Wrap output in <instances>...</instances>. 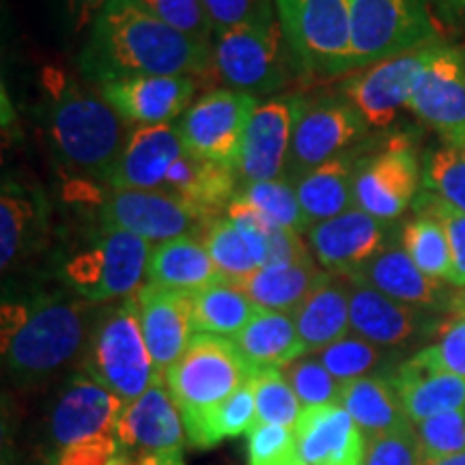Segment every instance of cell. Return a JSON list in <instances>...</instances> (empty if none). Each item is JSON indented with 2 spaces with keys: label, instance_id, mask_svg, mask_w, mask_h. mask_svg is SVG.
<instances>
[{
  "label": "cell",
  "instance_id": "6da1fadb",
  "mask_svg": "<svg viewBox=\"0 0 465 465\" xmlns=\"http://www.w3.org/2000/svg\"><path fill=\"white\" fill-rule=\"evenodd\" d=\"M80 67L93 83L141 75H205L213 67L209 45L138 7L134 0H110L93 22Z\"/></svg>",
  "mask_w": 465,
  "mask_h": 465
},
{
  "label": "cell",
  "instance_id": "f546056e",
  "mask_svg": "<svg viewBox=\"0 0 465 465\" xmlns=\"http://www.w3.org/2000/svg\"><path fill=\"white\" fill-rule=\"evenodd\" d=\"M291 315H293L300 339L308 347V353L322 351L351 330L349 284H342L332 274H328Z\"/></svg>",
  "mask_w": 465,
  "mask_h": 465
},
{
  "label": "cell",
  "instance_id": "44dd1931",
  "mask_svg": "<svg viewBox=\"0 0 465 465\" xmlns=\"http://www.w3.org/2000/svg\"><path fill=\"white\" fill-rule=\"evenodd\" d=\"M100 91L125 124L164 125L185 114L196 84L188 75H141L108 80Z\"/></svg>",
  "mask_w": 465,
  "mask_h": 465
},
{
  "label": "cell",
  "instance_id": "1f68e13d",
  "mask_svg": "<svg viewBox=\"0 0 465 465\" xmlns=\"http://www.w3.org/2000/svg\"><path fill=\"white\" fill-rule=\"evenodd\" d=\"M328 274L330 272L319 270L315 261L308 259L291 265L261 267L235 284L259 308L291 315Z\"/></svg>",
  "mask_w": 465,
  "mask_h": 465
},
{
  "label": "cell",
  "instance_id": "11a10c76",
  "mask_svg": "<svg viewBox=\"0 0 465 465\" xmlns=\"http://www.w3.org/2000/svg\"><path fill=\"white\" fill-rule=\"evenodd\" d=\"M65 3L69 22H72L74 31L83 33L84 28H91L102 9L106 7L110 0H63Z\"/></svg>",
  "mask_w": 465,
  "mask_h": 465
},
{
  "label": "cell",
  "instance_id": "e575fe53",
  "mask_svg": "<svg viewBox=\"0 0 465 465\" xmlns=\"http://www.w3.org/2000/svg\"><path fill=\"white\" fill-rule=\"evenodd\" d=\"M257 422V401L252 383L235 391L223 403L213 405L203 414L183 418L185 438L192 449H213L220 441L248 433Z\"/></svg>",
  "mask_w": 465,
  "mask_h": 465
},
{
  "label": "cell",
  "instance_id": "f5cc1de1",
  "mask_svg": "<svg viewBox=\"0 0 465 465\" xmlns=\"http://www.w3.org/2000/svg\"><path fill=\"white\" fill-rule=\"evenodd\" d=\"M433 347L444 369L465 380V317H452L441 325L440 342Z\"/></svg>",
  "mask_w": 465,
  "mask_h": 465
},
{
  "label": "cell",
  "instance_id": "db71d44e",
  "mask_svg": "<svg viewBox=\"0 0 465 465\" xmlns=\"http://www.w3.org/2000/svg\"><path fill=\"white\" fill-rule=\"evenodd\" d=\"M312 259L302 242L300 232L287 229V226L274 224L270 235V243H267V259L263 267L270 265H291L300 263V261Z\"/></svg>",
  "mask_w": 465,
  "mask_h": 465
},
{
  "label": "cell",
  "instance_id": "f35d334b",
  "mask_svg": "<svg viewBox=\"0 0 465 465\" xmlns=\"http://www.w3.org/2000/svg\"><path fill=\"white\" fill-rule=\"evenodd\" d=\"M242 196L252 203L254 207H259L274 224L287 226V229L300 232V235L311 231V224H308L298 201V192H295V185L289 179L248 183L243 185Z\"/></svg>",
  "mask_w": 465,
  "mask_h": 465
},
{
  "label": "cell",
  "instance_id": "94428289",
  "mask_svg": "<svg viewBox=\"0 0 465 465\" xmlns=\"http://www.w3.org/2000/svg\"><path fill=\"white\" fill-rule=\"evenodd\" d=\"M452 5H457V7H463L465 9V0H450Z\"/></svg>",
  "mask_w": 465,
  "mask_h": 465
},
{
  "label": "cell",
  "instance_id": "d590c367",
  "mask_svg": "<svg viewBox=\"0 0 465 465\" xmlns=\"http://www.w3.org/2000/svg\"><path fill=\"white\" fill-rule=\"evenodd\" d=\"M401 248L410 254V259L420 267L427 276L435 281H450L452 257L449 237H446L444 226L431 216L416 213L401 232Z\"/></svg>",
  "mask_w": 465,
  "mask_h": 465
},
{
  "label": "cell",
  "instance_id": "7c38bea8",
  "mask_svg": "<svg viewBox=\"0 0 465 465\" xmlns=\"http://www.w3.org/2000/svg\"><path fill=\"white\" fill-rule=\"evenodd\" d=\"M431 45L383 58L347 75L341 84V95L362 116L369 130H386L397 121L401 110L410 106L416 78Z\"/></svg>",
  "mask_w": 465,
  "mask_h": 465
},
{
  "label": "cell",
  "instance_id": "4dcf8cb0",
  "mask_svg": "<svg viewBox=\"0 0 465 465\" xmlns=\"http://www.w3.org/2000/svg\"><path fill=\"white\" fill-rule=\"evenodd\" d=\"M231 341L257 369H267V366L284 369L295 360L308 356V347L300 339L293 315L289 312L261 308L246 328Z\"/></svg>",
  "mask_w": 465,
  "mask_h": 465
},
{
  "label": "cell",
  "instance_id": "7dc6e473",
  "mask_svg": "<svg viewBox=\"0 0 465 465\" xmlns=\"http://www.w3.org/2000/svg\"><path fill=\"white\" fill-rule=\"evenodd\" d=\"M31 218V201L20 192L5 185L3 199H0V265H3V270H9V265L20 254Z\"/></svg>",
  "mask_w": 465,
  "mask_h": 465
},
{
  "label": "cell",
  "instance_id": "30bf717a",
  "mask_svg": "<svg viewBox=\"0 0 465 465\" xmlns=\"http://www.w3.org/2000/svg\"><path fill=\"white\" fill-rule=\"evenodd\" d=\"M257 106V97L235 89L205 93L177 125L185 151L237 173L243 136Z\"/></svg>",
  "mask_w": 465,
  "mask_h": 465
},
{
  "label": "cell",
  "instance_id": "9a60e30c",
  "mask_svg": "<svg viewBox=\"0 0 465 465\" xmlns=\"http://www.w3.org/2000/svg\"><path fill=\"white\" fill-rule=\"evenodd\" d=\"M212 223L164 190H113L102 205L104 229L127 231L149 243L194 237Z\"/></svg>",
  "mask_w": 465,
  "mask_h": 465
},
{
  "label": "cell",
  "instance_id": "816d5d0a",
  "mask_svg": "<svg viewBox=\"0 0 465 465\" xmlns=\"http://www.w3.org/2000/svg\"><path fill=\"white\" fill-rule=\"evenodd\" d=\"M119 450L116 433L84 440L80 444L58 450L54 465H108L110 457Z\"/></svg>",
  "mask_w": 465,
  "mask_h": 465
},
{
  "label": "cell",
  "instance_id": "ffe728a7",
  "mask_svg": "<svg viewBox=\"0 0 465 465\" xmlns=\"http://www.w3.org/2000/svg\"><path fill=\"white\" fill-rule=\"evenodd\" d=\"M136 302L141 330L153 358L155 373L164 380L166 371L183 356L196 334L192 295L147 282L136 291Z\"/></svg>",
  "mask_w": 465,
  "mask_h": 465
},
{
  "label": "cell",
  "instance_id": "4316f807",
  "mask_svg": "<svg viewBox=\"0 0 465 465\" xmlns=\"http://www.w3.org/2000/svg\"><path fill=\"white\" fill-rule=\"evenodd\" d=\"M237 183L240 179L232 168L213 164L183 151L168 171L162 190L177 196L199 218L212 223L223 209L226 212L229 203L237 196Z\"/></svg>",
  "mask_w": 465,
  "mask_h": 465
},
{
  "label": "cell",
  "instance_id": "91938a15",
  "mask_svg": "<svg viewBox=\"0 0 465 465\" xmlns=\"http://www.w3.org/2000/svg\"><path fill=\"white\" fill-rule=\"evenodd\" d=\"M108 465H141V461H138L136 457H132L130 452H125V450L119 446V450H116L114 455L110 457Z\"/></svg>",
  "mask_w": 465,
  "mask_h": 465
},
{
  "label": "cell",
  "instance_id": "6f0895ef",
  "mask_svg": "<svg viewBox=\"0 0 465 465\" xmlns=\"http://www.w3.org/2000/svg\"><path fill=\"white\" fill-rule=\"evenodd\" d=\"M449 312H452V317H465V289H459L452 293Z\"/></svg>",
  "mask_w": 465,
  "mask_h": 465
},
{
  "label": "cell",
  "instance_id": "ab89813d",
  "mask_svg": "<svg viewBox=\"0 0 465 465\" xmlns=\"http://www.w3.org/2000/svg\"><path fill=\"white\" fill-rule=\"evenodd\" d=\"M424 188L465 213V149L446 143L427 155Z\"/></svg>",
  "mask_w": 465,
  "mask_h": 465
},
{
  "label": "cell",
  "instance_id": "8992f818",
  "mask_svg": "<svg viewBox=\"0 0 465 465\" xmlns=\"http://www.w3.org/2000/svg\"><path fill=\"white\" fill-rule=\"evenodd\" d=\"M235 342L216 334H194L183 356L166 371V386L182 418L223 403L257 373Z\"/></svg>",
  "mask_w": 465,
  "mask_h": 465
},
{
  "label": "cell",
  "instance_id": "83f0119b",
  "mask_svg": "<svg viewBox=\"0 0 465 465\" xmlns=\"http://www.w3.org/2000/svg\"><path fill=\"white\" fill-rule=\"evenodd\" d=\"M147 278L151 284L190 295L209 284L224 281L209 257L205 243L196 237H177V240L155 243L149 257Z\"/></svg>",
  "mask_w": 465,
  "mask_h": 465
},
{
  "label": "cell",
  "instance_id": "3957f363",
  "mask_svg": "<svg viewBox=\"0 0 465 465\" xmlns=\"http://www.w3.org/2000/svg\"><path fill=\"white\" fill-rule=\"evenodd\" d=\"M50 136L69 164L108 182L125 144L124 119L83 86L61 83L50 108Z\"/></svg>",
  "mask_w": 465,
  "mask_h": 465
},
{
  "label": "cell",
  "instance_id": "52a82bcc",
  "mask_svg": "<svg viewBox=\"0 0 465 465\" xmlns=\"http://www.w3.org/2000/svg\"><path fill=\"white\" fill-rule=\"evenodd\" d=\"M298 65L315 75L353 72L349 0H274Z\"/></svg>",
  "mask_w": 465,
  "mask_h": 465
},
{
  "label": "cell",
  "instance_id": "d4e9b609",
  "mask_svg": "<svg viewBox=\"0 0 465 465\" xmlns=\"http://www.w3.org/2000/svg\"><path fill=\"white\" fill-rule=\"evenodd\" d=\"M349 282L369 284L401 304L429 308V311H449L452 293L444 281H435L418 267L403 248L388 246L371 261L364 270L349 278Z\"/></svg>",
  "mask_w": 465,
  "mask_h": 465
},
{
  "label": "cell",
  "instance_id": "f6af8a7d",
  "mask_svg": "<svg viewBox=\"0 0 465 465\" xmlns=\"http://www.w3.org/2000/svg\"><path fill=\"white\" fill-rule=\"evenodd\" d=\"M248 465H304L293 429L257 422L246 433Z\"/></svg>",
  "mask_w": 465,
  "mask_h": 465
},
{
  "label": "cell",
  "instance_id": "5b68a950",
  "mask_svg": "<svg viewBox=\"0 0 465 465\" xmlns=\"http://www.w3.org/2000/svg\"><path fill=\"white\" fill-rule=\"evenodd\" d=\"M212 56L213 72L229 89L254 97L284 89L298 63L278 15L216 35Z\"/></svg>",
  "mask_w": 465,
  "mask_h": 465
},
{
  "label": "cell",
  "instance_id": "c3c4849f",
  "mask_svg": "<svg viewBox=\"0 0 465 465\" xmlns=\"http://www.w3.org/2000/svg\"><path fill=\"white\" fill-rule=\"evenodd\" d=\"M424 455L416 429L407 424L397 431L369 440L364 465H422Z\"/></svg>",
  "mask_w": 465,
  "mask_h": 465
},
{
  "label": "cell",
  "instance_id": "680465c9",
  "mask_svg": "<svg viewBox=\"0 0 465 465\" xmlns=\"http://www.w3.org/2000/svg\"><path fill=\"white\" fill-rule=\"evenodd\" d=\"M422 465H465V452H457V455H449V457L424 459Z\"/></svg>",
  "mask_w": 465,
  "mask_h": 465
},
{
  "label": "cell",
  "instance_id": "681fc988",
  "mask_svg": "<svg viewBox=\"0 0 465 465\" xmlns=\"http://www.w3.org/2000/svg\"><path fill=\"white\" fill-rule=\"evenodd\" d=\"M203 5L212 22L213 37L231 28L259 25L278 15L272 0H203Z\"/></svg>",
  "mask_w": 465,
  "mask_h": 465
},
{
  "label": "cell",
  "instance_id": "277c9868",
  "mask_svg": "<svg viewBox=\"0 0 465 465\" xmlns=\"http://www.w3.org/2000/svg\"><path fill=\"white\" fill-rule=\"evenodd\" d=\"M83 373L102 383L124 403H132L160 380L141 330L136 293L124 298L91 330Z\"/></svg>",
  "mask_w": 465,
  "mask_h": 465
},
{
  "label": "cell",
  "instance_id": "9f6ffc18",
  "mask_svg": "<svg viewBox=\"0 0 465 465\" xmlns=\"http://www.w3.org/2000/svg\"><path fill=\"white\" fill-rule=\"evenodd\" d=\"M141 465H188L183 461L182 452H166V455H153L141 459Z\"/></svg>",
  "mask_w": 465,
  "mask_h": 465
},
{
  "label": "cell",
  "instance_id": "ac0fdd59",
  "mask_svg": "<svg viewBox=\"0 0 465 465\" xmlns=\"http://www.w3.org/2000/svg\"><path fill=\"white\" fill-rule=\"evenodd\" d=\"M125 403L86 373L75 375L50 411V438L58 450L116 433Z\"/></svg>",
  "mask_w": 465,
  "mask_h": 465
},
{
  "label": "cell",
  "instance_id": "ba28073f",
  "mask_svg": "<svg viewBox=\"0 0 465 465\" xmlns=\"http://www.w3.org/2000/svg\"><path fill=\"white\" fill-rule=\"evenodd\" d=\"M353 72L438 42L427 0H349Z\"/></svg>",
  "mask_w": 465,
  "mask_h": 465
},
{
  "label": "cell",
  "instance_id": "6125c7cd",
  "mask_svg": "<svg viewBox=\"0 0 465 465\" xmlns=\"http://www.w3.org/2000/svg\"><path fill=\"white\" fill-rule=\"evenodd\" d=\"M463 149H465V147H463Z\"/></svg>",
  "mask_w": 465,
  "mask_h": 465
},
{
  "label": "cell",
  "instance_id": "f907efd6",
  "mask_svg": "<svg viewBox=\"0 0 465 465\" xmlns=\"http://www.w3.org/2000/svg\"><path fill=\"white\" fill-rule=\"evenodd\" d=\"M226 218L235 224V229L242 232L243 242L248 243L250 252H252L254 261H257L259 270L265 265L267 259V243H270L272 229L274 223L261 212L259 207H254L248 199H243L242 194H237L235 199L226 207Z\"/></svg>",
  "mask_w": 465,
  "mask_h": 465
},
{
  "label": "cell",
  "instance_id": "d6986e66",
  "mask_svg": "<svg viewBox=\"0 0 465 465\" xmlns=\"http://www.w3.org/2000/svg\"><path fill=\"white\" fill-rule=\"evenodd\" d=\"M119 446L138 461L144 457L182 452L185 427L164 380H158L141 397L125 403L116 424Z\"/></svg>",
  "mask_w": 465,
  "mask_h": 465
},
{
  "label": "cell",
  "instance_id": "5bb4252c",
  "mask_svg": "<svg viewBox=\"0 0 465 465\" xmlns=\"http://www.w3.org/2000/svg\"><path fill=\"white\" fill-rule=\"evenodd\" d=\"M420 164L407 138H392L380 153L358 160L353 174L356 207L383 223H392L416 201Z\"/></svg>",
  "mask_w": 465,
  "mask_h": 465
},
{
  "label": "cell",
  "instance_id": "7bdbcfd3",
  "mask_svg": "<svg viewBox=\"0 0 465 465\" xmlns=\"http://www.w3.org/2000/svg\"><path fill=\"white\" fill-rule=\"evenodd\" d=\"M284 377L298 394L302 407L339 403L342 383L332 377L319 358L304 356L282 369Z\"/></svg>",
  "mask_w": 465,
  "mask_h": 465
},
{
  "label": "cell",
  "instance_id": "4fadbf2b",
  "mask_svg": "<svg viewBox=\"0 0 465 465\" xmlns=\"http://www.w3.org/2000/svg\"><path fill=\"white\" fill-rule=\"evenodd\" d=\"M407 108L446 143L465 147V50L433 44Z\"/></svg>",
  "mask_w": 465,
  "mask_h": 465
},
{
  "label": "cell",
  "instance_id": "e0dca14e",
  "mask_svg": "<svg viewBox=\"0 0 465 465\" xmlns=\"http://www.w3.org/2000/svg\"><path fill=\"white\" fill-rule=\"evenodd\" d=\"M312 254L330 274L347 281L364 270L388 246V223L353 207L341 216L311 226L306 232Z\"/></svg>",
  "mask_w": 465,
  "mask_h": 465
},
{
  "label": "cell",
  "instance_id": "60d3db41",
  "mask_svg": "<svg viewBox=\"0 0 465 465\" xmlns=\"http://www.w3.org/2000/svg\"><path fill=\"white\" fill-rule=\"evenodd\" d=\"M317 358L322 360V364L332 373V377L345 383L369 375L380 364L381 351L380 347L362 339V336L347 334L341 341L317 351Z\"/></svg>",
  "mask_w": 465,
  "mask_h": 465
},
{
  "label": "cell",
  "instance_id": "74e56055",
  "mask_svg": "<svg viewBox=\"0 0 465 465\" xmlns=\"http://www.w3.org/2000/svg\"><path fill=\"white\" fill-rule=\"evenodd\" d=\"M203 243L226 281L240 282L259 270L242 232L226 216L216 218L207 226V231L203 232Z\"/></svg>",
  "mask_w": 465,
  "mask_h": 465
},
{
  "label": "cell",
  "instance_id": "bcb514c9",
  "mask_svg": "<svg viewBox=\"0 0 465 465\" xmlns=\"http://www.w3.org/2000/svg\"><path fill=\"white\" fill-rule=\"evenodd\" d=\"M424 459L465 452V410L444 411L414 424Z\"/></svg>",
  "mask_w": 465,
  "mask_h": 465
},
{
  "label": "cell",
  "instance_id": "ee69618b",
  "mask_svg": "<svg viewBox=\"0 0 465 465\" xmlns=\"http://www.w3.org/2000/svg\"><path fill=\"white\" fill-rule=\"evenodd\" d=\"M416 213L431 216L444 226L446 237H449L450 257H452V272L449 284L459 289H465V213L452 207L450 203L440 199L433 192H422L414 201Z\"/></svg>",
  "mask_w": 465,
  "mask_h": 465
},
{
  "label": "cell",
  "instance_id": "f1b7e54d",
  "mask_svg": "<svg viewBox=\"0 0 465 465\" xmlns=\"http://www.w3.org/2000/svg\"><path fill=\"white\" fill-rule=\"evenodd\" d=\"M358 160L353 153L336 155L325 164L312 168L295 182V192L308 224L315 226L341 216L356 207L353 201V174Z\"/></svg>",
  "mask_w": 465,
  "mask_h": 465
},
{
  "label": "cell",
  "instance_id": "9c48e42d",
  "mask_svg": "<svg viewBox=\"0 0 465 465\" xmlns=\"http://www.w3.org/2000/svg\"><path fill=\"white\" fill-rule=\"evenodd\" d=\"M151 250L153 246L138 235L104 229L95 246L69 261L65 276L91 304L130 298L143 287Z\"/></svg>",
  "mask_w": 465,
  "mask_h": 465
},
{
  "label": "cell",
  "instance_id": "603a6c76",
  "mask_svg": "<svg viewBox=\"0 0 465 465\" xmlns=\"http://www.w3.org/2000/svg\"><path fill=\"white\" fill-rule=\"evenodd\" d=\"M304 465H364L369 438L339 403L304 407L295 424Z\"/></svg>",
  "mask_w": 465,
  "mask_h": 465
},
{
  "label": "cell",
  "instance_id": "d6a6232c",
  "mask_svg": "<svg viewBox=\"0 0 465 465\" xmlns=\"http://www.w3.org/2000/svg\"><path fill=\"white\" fill-rule=\"evenodd\" d=\"M339 405L345 407L347 414L356 420L369 440L411 424L391 380L386 377L364 375L345 381L341 386Z\"/></svg>",
  "mask_w": 465,
  "mask_h": 465
},
{
  "label": "cell",
  "instance_id": "2e32d148",
  "mask_svg": "<svg viewBox=\"0 0 465 465\" xmlns=\"http://www.w3.org/2000/svg\"><path fill=\"white\" fill-rule=\"evenodd\" d=\"M304 102L306 97L295 93L263 104L259 102L248 124L237 162V179L243 185L282 179Z\"/></svg>",
  "mask_w": 465,
  "mask_h": 465
},
{
  "label": "cell",
  "instance_id": "836d02e7",
  "mask_svg": "<svg viewBox=\"0 0 465 465\" xmlns=\"http://www.w3.org/2000/svg\"><path fill=\"white\" fill-rule=\"evenodd\" d=\"M259 311L261 308L226 278L192 293V319H194L196 334L232 339Z\"/></svg>",
  "mask_w": 465,
  "mask_h": 465
},
{
  "label": "cell",
  "instance_id": "484cf974",
  "mask_svg": "<svg viewBox=\"0 0 465 465\" xmlns=\"http://www.w3.org/2000/svg\"><path fill=\"white\" fill-rule=\"evenodd\" d=\"M349 322L353 334L377 347H399L429 323L422 308L401 304L369 284L349 282Z\"/></svg>",
  "mask_w": 465,
  "mask_h": 465
},
{
  "label": "cell",
  "instance_id": "8fae6325",
  "mask_svg": "<svg viewBox=\"0 0 465 465\" xmlns=\"http://www.w3.org/2000/svg\"><path fill=\"white\" fill-rule=\"evenodd\" d=\"M369 125L342 95H317L304 102L284 179L295 183L302 174L347 153L362 141Z\"/></svg>",
  "mask_w": 465,
  "mask_h": 465
},
{
  "label": "cell",
  "instance_id": "cb8c5ba5",
  "mask_svg": "<svg viewBox=\"0 0 465 465\" xmlns=\"http://www.w3.org/2000/svg\"><path fill=\"white\" fill-rule=\"evenodd\" d=\"M185 151L179 127L136 125L127 134L124 151L110 173L113 190H162L168 171Z\"/></svg>",
  "mask_w": 465,
  "mask_h": 465
},
{
  "label": "cell",
  "instance_id": "8d00e7d4",
  "mask_svg": "<svg viewBox=\"0 0 465 465\" xmlns=\"http://www.w3.org/2000/svg\"><path fill=\"white\" fill-rule=\"evenodd\" d=\"M250 383H252L254 401H257V422L295 429L304 407L284 377L282 369H276V366L259 369Z\"/></svg>",
  "mask_w": 465,
  "mask_h": 465
},
{
  "label": "cell",
  "instance_id": "b9f144b4",
  "mask_svg": "<svg viewBox=\"0 0 465 465\" xmlns=\"http://www.w3.org/2000/svg\"><path fill=\"white\" fill-rule=\"evenodd\" d=\"M138 7L164 22L185 37L203 45H213V28L203 0H134Z\"/></svg>",
  "mask_w": 465,
  "mask_h": 465
},
{
  "label": "cell",
  "instance_id": "7a4b0ae2",
  "mask_svg": "<svg viewBox=\"0 0 465 465\" xmlns=\"http://www.w3.org/2000/svg\"><path fill=\"white\" fill-rule=\"evenodd\" d=\"M91 302L44 298L3 306V356L25 380L54 373L89 342Z\"/></svg>",
  "mask_w": 465,
  "mask_h": 465
},
{
  "label": "cell",
  "instance_id": "7402d4cb",
  "mask_svg": "<svg viewBox=\"0 0 465 465\" xmlns=\"http://www.w3.org/2000/svg\"><path fill=\"white\" fill-rule=\"evenodd\" d=\"M388 380L411 424L465 410V380L444 369L433 345L405 360Z\"/></svg>",
  "mask_w": 465,
  "mask_h": 465
}]
</instances>
